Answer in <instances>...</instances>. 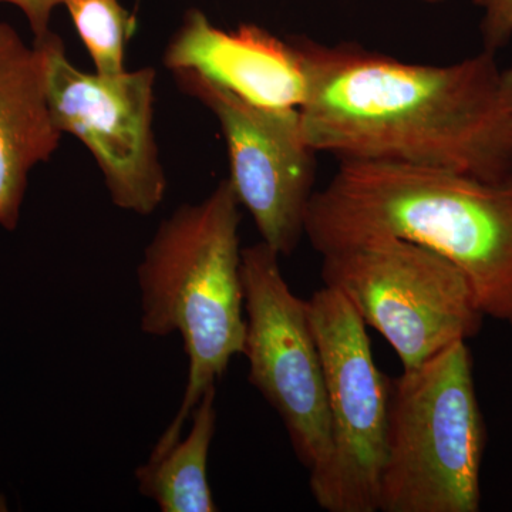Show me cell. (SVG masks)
Wrapping results in <instances>:
<instances>
[{
	"instance_id": "14",
	"label": "cell",
	"mask_w": 512,
	"mask_h": 512,
	"mask_svg": "<svg viewBox=\"0 0 512 512\" xmlns=\"http://www.w3.org/2000/svg\"><path fill=\"white\" fill-rule=\"evenodd\" d=\"M483 13L480 30L484 50L497 53L512 39V0H473Z\"/></svg>"
},
{
	"instance_id": "8",
	"label": "cell",
	"mask_w": 512,
	"mask_h": 512,
	"mask_svg": "<svg viewBox=\"0 0 512 512\" xmlns=\"http://www.w3.org/2000/svg\"><path fill=\"white\" fill-rule=\"evenodd\" d=\"M279 256L265 242L242 248L248 380L274 407L309 473L330 451L322 357L306 301L289 288Z\"/></svg>"
},
{
	"instance_id": "4",
	"label": "cell",
	"mask_w": 512,
	"mask_h": 512,
	"mask_svg": "<svg viewBox=\"0 0 512 512\" xmlns=\"http://www.w3.org/2000/svg\"><path fill=\"white\" fill-rule=\"evenodd\" d=\"M485 440L464 340L389 379L379 511H480Z\"/></svg>"
},
{
	"instance_id": "5",
	"label": "cell",
	"mask_w": 512,
	"mask_h": 512,
	"mask_svg": "<svg viewBox=\"0 0 512 512\" xmlns=\"http://www.w3.org/2000/svg\"><path fill=\"white\" fill-rule=\"evenodd\" d=\"M323 284L392 346L403 370L476 338L484 313L456 265L413 242L377 238L322 255Z\"/></svg>"
},
{
	"instance_id": "17",
	"label": "cell",
	"mask_w": 512,
	"mask_h": 512,
	"mask_svg": "<svg viewBox=\"0 0 512 512\" xmlns=\"http://www.w3.org/2000/svg\"><path fill=\"white\" fill-rule=\"evenodd\" d=\"M421 3H427V5H443V3L451 2V0H419Z\"/></svg>"
},
{
	"instance_id": "1",
	"label": "cell",
	"mask_w": 512,
	"mask_h": 512,
	"mask_svg": "<svg viewBox=\"0 0 512 512\" xmlns=\"http://www.w3.org/2000/svg\"><path fill=\"white\" fill-rule=\"evenodd\" d=\"M296 40L309 77L302 131L316 153L512 177V110L495 53L420 64L352 42Z\"/></svg>"
},
{
	"instance_id": "11",
	"label": "cell",
	"mask_w": 512,
	"mask_h": 512,
	"mask_svg": "<svg viewBox=\"0 0 512 512\" xmlns=\"http://www.w3.org/2000/svg\"><path fill=\"white\" fill-rule=\"evenodd\" d=\"M62 136L47 104L39 47L0 22V227L6 231L19 225L29 174L55 156Z\"/></svg>"
},
{
	"instance_id": "15",
	"label": "cell",
	"mask_w": 512,
	"mask_h": 512,
	"mask_svg": "<svg viewBox=\"0 0 512 512\" xmlns=\"http://www.w3.org/2000/svg\"><path fill=\"white\" fill-rule=\"evenodd\" d=\"M0 3H9L22 10L28 19L29 28L35 36V42L45 39L50 30V20L53 12L59 6H64L66 0H0Z\"/></svg>"
},
{
	"instance_id": "16",
	"label": "cell",
	"mask_w": 512,
	"mask_h": 512,
	"mask_svg": "<svg viewBox=\"0 0 512 512\" xmlns=\"http://www.w3.org/2000/svg\"><path fill=\"white\" fill-rule=\"evenodd\" d=\"M501 79H503L505 99H507L512 110V63L507 67V69L503 70V73H501Z\"/></svg>"
},
{
	"instance_id": "9",
	"label": "cell",
	"mask_w": 512,
	"mask_h": 512,
	"mask_svg": "<svg viewBox=\"0 0 512 512\" xmlns=\"http://www.w3.org/2000/svg\"><path fill=\"white\" fill-rule=\"evenodd\" d=\"M171 73L178 87L220 123L227 180L262 242L279 256H291L305 237L318 154L303 136L301 111L256 106L194 70Z\"/></svg>"
},
{
	"instance_id": "2",
	"label": "cell",
	"mask_w": 512,
	"mask_h": 512,
	"mask_svg": "<svg viewBox=\"0 0 512 512\" xmlns=\"http://www.w3.org/2000/svg\"><path fill=\"white\" fill-rule=\"evenodd\" d=\"M305 237L320 255L377 238L430 249L463 272L484 316L512 328V177L485 181L427 165L339 161L313 194Z\"/></svg>"
},
{
	"instance_id": "3",
	"label": "cell",
	"mask_w": 512,
	"mask_h": 512,
	"mask_svg": "<svg viewBox=\"0 0 512 512\" xmlns=\"http://www.w3.org/2000/svg\"><path fill=\"white\" fill-rule=\"evenodd\" d=\"M241 205L228 180L205 200L184 204L158 225L137 268L141 330L178 335L188 357L184 399L151 451L163 456L181 439L185 421L210 386L244 355V284L239 241Z\"/></svg>"
},
{
	"instance_id": "12",
	"label": "cell",
	"mask_w": 512,
	"mask_h": 512,
	"mask_svg": "<svg viewBox=\"0 0 512 512\" xmlns=\"http://www.w3.org/2000/svg\"><path fill=\"white\" fill-rule=\"evenodd\" d=\"M217 387L210 386L191 413L192 426L163 456L136 470L138 491L163 512L218 511L208 483V454L217 430Z\"/></svg>"
},
{
	"instance_id": "6",
	"label": "cell",
	"mask_w": 512,
	"mask_h": 512,
	"mask_svg": "<svg viewBox=\"0 0 512 512\" xmlns=\"http://www.w3.org/2000/svg\"><path fill=\"white\" fill-rule=\"evenodd\" d=\"M306 305L330 419L329 456L309 473L311 493L329 512L379 511L389 377L377 369L366 325L342 293L325 286Z\"/></svg>"
},
{
	"instance_id": "13",
	"label": "cell",
	"mask_w": 512,
	"mask_h": 512,
	"mask_svg": "<svg viewBox=\"0 0 512 512\" xmlns=\"http://www.w3.org/2000/svg\"><path fill=\"white\" fill-rule=\"evenodd\" d=\"M70 18L94 69L101 76L126 72L128 40L137 30V18L119 0H66Z\"/></svg>"
},
{
	"instance_id": "10",
	"label": "cell",
	"mask_w": 512,
	"mask_h": 512,
	"mask_svg": "<svg viewBox=\"0 0 512 512\" xmlns=\"http://www.w3.org/2000/svg\"><path fill=\"white\" fill-rule=\"evenodd\" d=\"M163 62L171 72L194 70L266 109L301 110L308 97V69L296 37L281 39L254 23L224 30L198 9L185 13Z\"/></svg>"
},
{
	"instance_id": "7",
	"label": "cell",
	"mask_w": 512,
	"mask_h": 512,
	"mask_svg": "<svg viewBox=\"0 0 512 512\" xmlns=\"http://www.w3.org/2000/svg\"><path fill=\"white\" fill-rule=\"evenodd\" d=\"M33 45L42 53L47 104L57 130L90 151L117 208L153 214L167 191L153 128L156 70L86 73L70 62L56 33Z\"/></svg>"
}]
</instances>
